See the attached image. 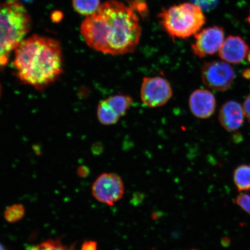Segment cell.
Wrapping results in <instances>:
<instances>
[{
  "instance_id": "d4e9b609",
  "label": "cell",
  "mask_w": 250,
  "mask_h": 250,
  "mask_svg": "<svg viewBox=\"0 0 250 250\" xmlns=\"http://www.w3.org/2000/svg\"><path fill=\"white\" fill-rule=\"evenodd\" d=\"M248 21H249V23H250V16H249V18H248Z\"/></svg>"
},
{
  "instance_id": "277c9868",
  "label": "cell",
  "mask_w": 250,
  "mask_h": 250,
  "mask_svg": "<svg viewBox=\"0 0 250 250\" xmlns=\"http://www.w3.org/2000/svg\"><path fill=\"white\" fill-rule=\"evenodd\" d=\"M158 18L162 26L173 39L189 38L198 33L206 22L202 9L189 2L162 9Z\"/></svg>"
},
{
  "instance_id": "6da1fadb",
  "label": "cell",
  "mask_w": 250,
  "mask_h": 250,
  "mask_svg": "<svg viewBox=\"0 0 250 250\" xmlns=\"http://www.w3.org/2000/svg\"><path fill=\"white\" fill-rule=\"evenodd\" d=\"M132 4L110 0L87 16L81 33L90 48L103 54L116 56L130 54L138 45L142 29Z\"/></svg>"
},
{
  "instance_id": "5b68a950",
  "label": "cell",
  "mask_w": 250,
  "mask_h": 250,
  "mask_svg": "<svg viewBox=\"0 0 250 250\" xmlns=\"http://www.w3.org/2000/svg\"><path fill=\"white\" fill-rule=\"evenodd\" d=\"M92 195L99 202L112 206L123 198L125 186L123 179L118 174L103 173L94 181Z\"/></svg>"
},
{
  "instance_id": "5bb4252c",
  "label": "cell",
  "mask_w": 250,
  "mask_h": 250,
  "mask_svg": "<svg viewBox=\"0 0 250 250\" xmlns=\"http://www.w3.org/2000/svg\"><path fill=\"white\" fill-rule=\"evenodd\" d=\"M97 111L98 120L103 125H114L120 120V117L112 109L105 99L99 103Z\"/></svg>"
},
{
  "instance_id": "603a6c76",
  "label": "cell",
  "mask_w": 250,
  "mask_h": 250,
  "mask_svg": "<svg viewBox=\"0 0 250 250\" xmlns=\"http://www.w3.org/2000/svg\"><path fill=\"white\" fill-rule=\"evenodd\" d=\"M9 1H15L21 3L23 4V3H31L34 1V0H8Z\"/></svg>"
},
{
  "instance_id": "ac0fdd59",
  "label": "cell",
  "mask_w": 250,
  "mask_h": 250,
  "mask_svg": "<svg viewBox=\"0 0 250 250\" xmlns=\"http://www.w3.org/2000/svg\"><path fill=\"white\" fill-rule=\"evenodd\" d=\"M235 203L243 210L250 215V196L241 192L236 197Z\"/></svg>"
},
{
  "instance_id": "52a82bcc",
  "label": "cell",
  "mask_w": 250,
  "mask_h": 250,
  "mask_svg": "<svg viewBox=\"0 0 250 250\" xmlns=\"http://www.w3.org/2000/svg\"><path fill=\"white\" fill-rule=\"evenodd\" d=\"M235 74L232 67L226 62L214 61L206 63L202 70L203 83L210 88L224 91L229 89Z\"/></svg>"
},
{
  "instance_id": "9a60e30c",
  "label": "cell",
  "mask_w": 250,
  "mask_h": 250,
  "mask_svg": "<svg viewBox=\"0 0 250 250\" xmlns=\"http://www.w3.org/2000/svg\"><path fill=\"white\" fill-rule=\"evenodd\" d=\"M75 10L78 14L89 16L95 13L100 7V0H73Z\"/></svg>"
},
{
  "instance_id": "cb8c5ba5",
  "label": "cell",
  "mask_w": 250,
  "mask_h": 250,
  "mask_svg": "<svg viewBox=\"0 0 250 250\" xmlns=\"http://www.w3.org/2000/svg\"><path fill=\"white\" fill-rule=\"evenodd\" d=\"M0 250H7L4 245L0 242Z\"/></svg>"
},
{
  "instance_id": "484cf974",
  "label": "cell",
  "mask_w": 250,
  "mask_h": 250,
  "mask_svg": "<svg viewBox=\"0 0 250 250\" xmlns=\"http://www.w3.org/2000/svg\"><path fill=\"white\" fill-rule=\"evenodd\" d=\"M198 250L193 249V250Z\"/></svg>"
},
{
  "instance_id": "2e32d148",
  "label": "cell",
  "mask_w": 250,
  "mask_h": 250,
  "mask_svg": "<svg viewBox=\"0 0 250 250\" xmlns=\"http://www.w3.org/2000/svg\"><path fill=\"white\" fill-rule=\"evenodd\" d=\"M27 250H76L75 246H65L59 239H50L31 246Z\"/></svg>"
},
{
  "instance_id": "7402d4cb",
  "label": "cell",
  "mask_w": 250,
  "mask_h": 250,
  "mask_svg": "<svg viewBox=\"0 0 250 250\" xmlns=\"http://www.w3.org/2000/svg\"><path fill=\"white\" fill-rule=\"evenodd\" d=\"M248 61L250 66V52L248 54ZM243 76L244 78H245L246 79L250 80V67L243 71Z\"/></svg>"
},
{
  "instance_id": "9c48e42d",
  "label": "cell",
  "mask_w": 250,
  "mask_h": 250,
  "mask_svg": "<svg viewBox=\"0 0 250 250\" xmlns=\"http://www.w3.org/2000/svg\"><path fill=\"white\" fill-rule=\"evenodd\" d=\"M249 53L245 41L239 36L228 37L222 45L219 54L223 61L232 64H239L245 61Z\"/></svg>"
},
{
  "instance_id": "e0dca14e",
  "label": "cell",
  "mask_w": 250,
  "mask_h": 250,
  "mask_svg": "<svg viewBox=\"0 0 250 250\" xmlns=\"http://www.w3.org/2000/svg\"><path fill=\"white\" fill-rule=\"evenodd\" d=\"M25 214L23 205L16 204L9 206L4 212L5 220L9 223H15L22 219Z\"/></svg>"
},
{
  "instance_id": "8992f818",
  "label": "cell",
  "mask_w": 250,
  "mask_h": 250,
  "mask_svg": "<svg viewBox=\"0 0 250 250\" xmlns=\"http://www.w3.org/2000/svg\"><path fill=\"white\" fill-rule=\"evenodd\" d=\"M173 95L169 82L162 77H145L141 87V99L148 107H161Z\"/></svg>"
},
{
  "instance_id": "44dd1931",
  "label": "cell",
  "mask_w": 250,
  "mask_h": 250,
  "mask_svg": "<svg viewBox=\"0 0 250 250\" xmlns=\"http://www.w3.org/2000/svg\"><path fill=\"white\" fill-rule=\"evenodd\" d=\"M244 114L250 123V94L247 97L243 105Z\"/></svg>"
},
{
  "instance_id": "4fadbf2b",
  "label": "cell",
  "mask_w": 250,
  "mask_h": 250,
  "mask_svg": "<svg viewBox=\"0 0 250 250\" xmlns=\"http://www.w3.org/2000/svg\"><path fill=\"white\" fill-rule=\"evenodd\" d=\"M233 181L239 192L250 190V165H242L233 172Z\"/></svg>"
},
{
  "instance_id": "ffe728a7",
  "label": "cell",
  "mask_w": 250,
  "mask_h": 250,
  "mask_svg": "<svg viewBox=\"0 0 250 250\" xmlns=\"http://www.w3.org/2000/svg\"><path fill=\"white\" fill-rule=\"evenodd\" d=\"M81 250H98V244L93 240H86L81 246Z\"/></svg>"
},
{
  "instance_id": "ba28073f",
  "label": "cell",
  "mask_w": 250,
  "mask_h": 250,
  "mask_svg": "<svg viewBox=\"0 0 250 250\" xmlns=\"http://www.w3.org/2000/svg\"><path fill=\"white\" fill-rule=\"evenodd\" d=\"M195 42L192 45L195 55L202 58L208 55H212L220 51L224 42L223 29L217 26L203 29L195 36Z\"/></svg>"
},
{
  "instance_id": "7a4b0ae2",
  "label": "cell",
  "mask_w": 250,
  "mask_h": 250,
  "mask_svg": "<svg viewBox=\"0 0 250 250\" xmlns=\"http://www.w3.org/2000/svg\"><path fill=\"white\" fill-rule=\"evenodd\" d=\"M14 66L25 83L42 89L62 71L60 43L49 37L34 35L23 40L15 50Z\"/></svg>"
},
{
  "instance_id": "3957f363",
  "label": "cell",
  "mask_w": 250,
  "mask_h": 250,
  "mask_svg": "<svg viewBox=\"0 0 250 250\" xmlns=\"http://www.w3.org/2000/svg\"><path fill=\"white\" fill-rule=\"evenodd\" d=\"M31 28V18L21 3L7 1L0 4V67L23 40Z\"/></svg>"
},
{
  "instance_id": "7c38bea8",
  "label": "cell",
  "mask_w": 250,
  "mask_h": 250,
  "mask_svg": "<svg viewBox=\"0 0 250 250\" xmlns=\"http://www.w3.org/2000/svg\"><path fill=\"white\" fill-rule=\"evenodd\" d=\"M108 104L121 117L125 116L133 104V99L126 95H117L105 99Z\"/></svg>"
},
{
  "instance_id": "30bf717a",
  "label": "cell",
  "mask_w": 250,
  "mask_h": 250,
  "mask_svg": "<svg viewBox=\"0 0 250 250\" xmlns=\"http://www.w3.org/2000/svg\"><path fill=\"white\" fill-rule=\"evenodd\" d=\"M189 103L193 115L202 119L210 117L216 107L213 94L206 89L195 90L190 96Z\"/></svg>"
},
{
  "instance_id": "8fae6325",
  "label": "cell",
  "mask_w": 250,
  "mask_h": 250,
  "mask_svg": "<svg viewBox=\"0 0 250 250\" xmlns=\"http://www.w3.org/2000/svg\"><path fill=\"white\" fill-rule=\"evenodd\" d=\"M245 117L243 107L239 103L228 101L222 105L218 118L225 129L233 132L242 126Z\"/></svg>"
},
{
  "instance_id": "d6986e66",
  "label": "cell",
  "mask_w": 250,
  "mask_h": 250,
  "mask_svg": "<svg viewBox=\"0 0 250 250\" xmlns=\"http://www.w3.org/2000/svg\"><path fill=\"white\" fill-rule=\"evenodd\" d=\"M193 4L198 6L202 10L209 11L217 5L218 0H191Z\"/></svg>"
}]
</instances>
